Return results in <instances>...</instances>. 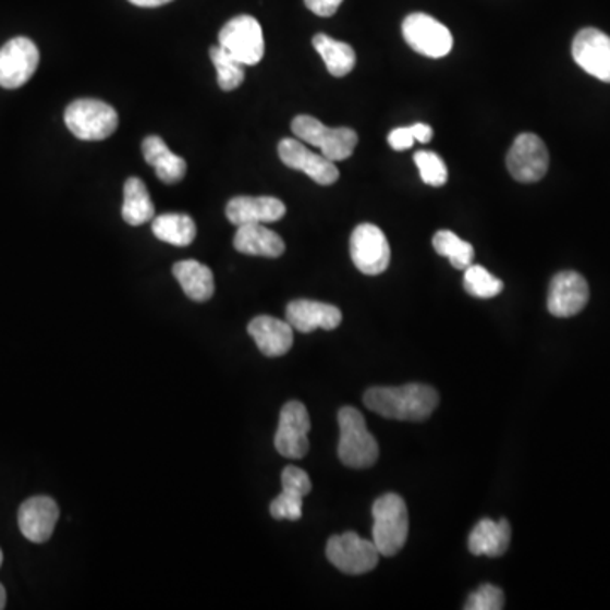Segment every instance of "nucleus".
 Segmentation results:
<instances>
[{"instance_id":"obj_29","label":"nucleus","mask_w":610,"mask_h":610,"mask_svg":"<svg viewBox=\"0 0 610 610\" xmlns=\"http://www.w3.org/2000/svg\"><path fill=\"white\" fill-rule=\"evenodd\" d=\"M463 285H465V290L469 295L478 298L497 297L503 290L502 280L493 277L490 271L485 270L480 265H469L466 268Z\"/></svg>"},{"instance_id":"obj_17","label":"nucleus","mask_w":610,"mask_h":610,"mask_svg":"<svg viewBox=\"0 0 610 610\" xmlns=\"http://www.w3.org/2000/svg\"><path fill=\"white\" fill-rule=\"evenodd\" d=\"M286 322H289L295 331L307 332L316 331V329L340 328L343 314L335 305L326 304V302L307 301V298H298L286 305L285 310Z\"/></svg>"},{"instance_id":"obj_3","label":"nucleus","mask_w":610,"mask_h":610,"mask_svg":"<svg viewBox=\"0 0 610 610\" xmlns=\"http://www.w3.org/2000/svg\"><path fill=\"white\" fill-rule=\"evenodd\" d=\"M374 539L381 557H395L408 536V512L404 499L396 493H386L375 500L374 508Z\"/></svg>"},{"instance_id":"obj_13","label":"nucleus","mask_w":610,"mask_h":610,"mask_svg":"<svg viewBox=\"0 0 610 610\" xmlns=\"http://www.w3.org/2000/svg\"><path fill=\"white\" fill-rule=\"evenodd\" d=\"M279 157L285 167L304 172L319 185H332L340 179V170L334 161L328 160L325 155L310 151L304 143L292 137H285L279 145Z\"/></svg>"},{"instance_id":"obj_8","label":"nucleus","mask_w":610,"mask_h":610,"mask_svg":"<svg viewBox=\"0 0 610 610\" xmlns=\"http://www.w3.org/2000/svg\"><path fill=\"white\" fill-rule=\"evenodd\" d=\"M402 35L412 50L427 58H442L453 50V36L444 24L424 12L407 15Z\"/></svg>"},{"instance_id":"obj_36","label":"nucleus","mask_w":610,"mask_h":610,"mask_svg":"<svg viewBox=\"0 0 610 610\" xmlns=\"http://www.w3.org/2000/svg\"><path fill=\"white\" fill-rule=\"evenodd\" d=\"M411 130L412 134H414V137H416V142L423 143V145L431 142L432 134H435L432 133L431 126H427V124H420V122H417V124L411 126Z\"/></svg>"},{"instance_id":"obj_2","label":"nucleus","mask_w":610,"mask_h":610,"mask_svg":"<svg viewBox=\"0 0 610 610\" xmlns=\"http://www.w3.org/2000/svg\"><path fill=\"white\" fill-rule=\"evenodd\" d=\"M340 444L338 456L350 468H370L377 463L380 448L377 439L368 431L365 417L355 407H343L338 412Z\"/></svg>"},{"instance_id":"obj_1","label":"nucleus","mask_w":610,"mask_h":610,"mask_svg":"<svg viewBox=\"0 0 610 610\" xmlns=\"http://www.w3.org/2000/svg\"><path fill=\"white\" fill-rule=\"evenodd\" d=\"M363 402L386 419L420 423L436 411L439 395L432 387L408 383L402 387H374L366 390Z\"/></svg>"},{"instance_id":"obj_38","label":"nucleus","mask_w":610,"mask_h":610,"mask_svg":"<svg viewBox=\"0 0 610 610\" xmlns=\"http://www.w3.org/2000/svg\"><path fill=\"white\" fill-rule=\"evenodd\" d=\"M8 603V594H5L4 585L0 584V610L4 609Z\"/></svg>"},{"instance_id":"obj_18","label":"nucleus","mask_w":610,"mask_h":610,"mask_svg":"<svg viewBox=\"0 0 610 610\" xmlns=\"http://www.w3.org/2000/svg\"><path fill=\"white\" fill-rule=\"evenodd\" d=\"M286 213L285 204L274 197H234L225 206V218L231 224H268L277 222Z\"/></svg>"},{"instance_id":"obj_10","label":"nucleus","mask_w":610,"mask_h":610,"mask_svg":"<svg viewBox=\"0 0 610 610\" xmlns=\"http://www.w3.org/2000/svg\"><path fill=\"white\" fill-rule=\"evenodd\" d=\"M310 417L302 402L290 401L280 411L274 448L282 456L301 460L309 451Z\"/></svg>"},{"instance_id":"obj_25","label":"nucleus","mask_w":610,"mask_h":610,"mask_svg":"<svg viewBox=\"0 0 610 610\" xmlns=\"http://www.w3.org/2000/svg\"><path fill=\"white\" fill-rule=\"evenodd\" d=\"M152 234L173 246H188L197 236V225L187 213H161L151 222Z\"/></svg>"},{"instance_id":"obj_31","label":"nucleus","mask_w":610,"mask_h":610,"mask_svg":"<svg viewBox=\"0 0 610 610\" xmlns=\"http://www.w3.org/2000/svg\"><path fill=\"white\" fill-rule=\"evenodd\" d=\"M503 591L496 585L485 584L466 599V610H500L505 606Z\"/></svg>"},{"instance_id":"obj_15","label":"nucleus","mask_w":610,"mask_h":610,"mask_svg":"<svg viewBox=\"0 0 610 610\" xmlns=\"http://www.w3.org/2000/svg\"><path fill=\"white\" fill-rule=\"evenodd\" d=\"M590 298L587 280L576 271H560L549 283L548 310L554 317L582 313Z\"/></svg>"},{"instance_id":"obj_28","label":"nucleus","mask_w":610,"mask_h":610,"mask_svg":"<svg viewBox=\"0 0 610 610\" xmlns=\"http://www.w3.org/2000/svg\"><path fill=\"white\" fill-rule=\"evenodd\" d=\"M216 72H218V85L221 90H236L244 82V65L222 46H212L209 51Z\"/></svg>"},{"instance_id":"obj_9","label":"nucleus","mask_w":610,"mask_h":610,"mask_svg":"<svg viewBox=\"0 0 610 610\" xmlns=\"http://www.w3.org/2000/svg\"><path fill=\"white\" fill-rule=\"evenodd\" d=\"M509 173L521 183L539 182L548 173L549 152L541 137L533 133L518 134L509 149Z\"/></svg>"},{"instance_id":"obj_26","label":"nucleus","mask_w":610,"mask_h":610,"mask_svg":"<svg viewBox=\"0 0 610 610\" xmlns=\"http://www.w3.org/2000/svg\"><path fill=\"white\" fill-rule=\"evenodd\" d=\"M314 48L325 60L328 72L332 76H346L356 65V53L347 42L338 41L328 35H316L313 39Z\"/></svg>"},{"instance_id":"obj_34","label":"nucleus","mask_w":610,"mask_h":610,"mask_svg":"<svg viewBox=\"0 0 610 610\" xmlns=\"http://www.w3.org/2000/svg\"><path fill=\"white\" fill-rule=\"evenodd\" d=\"M414 143H416V137L412 134L411 126L396 127V130H393L392 133L389 134L390 148L395 149V151L411 149Z\"/></svg>"},{"instance_id":"obj_19","label":"nucleus","mask_w":610,"mask_h":610,"mask_svg":"<svg viewBox=\"0 0 610 610\" xmlns=\"http://www.w3.org/2000/svg\"><path fill=\"white\" fill-rule=\"evenodd\" d=\"M248 334L268 358L286 355L294 344V328L286 320L277 317H255L248 325Z\"/></svg>"},{"instance_id":"obj_12","label":"nucleus","mask_w":610,"mask_h":610,"mask_svg":"<svg viewBox=\"0 0 610 610\" xmlns=\"http://www.w3.org/2000/svg\"><path fill=\"white\" fill-rule=\"evenodd\" d=\"M39 65V50L29 38L11 39L0 48V87L14 90L35 75Z\"/></svg>"},{"instance_id":"obj_11","label":"nucleus","mask_w":610,"mask_h":610,"mask_svg":"<svg viewBox=\"0 0 610 610\" xmlns=\"http://www.w3.org/2000/svg\"><path fill=\"white\" fill-rule=\"evenodd\" d=\"M350 255L362 273H383L390 265V244L378 225L359 224L350 240Z\"/></svg>"},{"instance_id":"obj_30","label":"nucleus","mask_w":610,"mask_h":610,"mask_svg":"<svg viewBox=\"0 0 610 610\" xmlns=\"http://www.w3.org/2000/svg\"><path fill=\"white\" fill-rule=\"evenodd\" d=\"M414 161H416L423 182L426 185L442 187L448 182V168L438 152L420 149L414 155Z\"/></svg>"},{"instance_id":"obj_5","label":"nucleus","mask_w":610,"mask_h":610,"mask_svg":"<svg viewBox=\"0 0 610 610\" xmlns=\"http://www.w3.org/2000/svg\"><path fill=\"white\" fill-rule=\"evenodd\" d=\"M65 124L82 142H102L119 126L114 107L97 99H76L65 111Z\"/></svg>"},{"instance_id":"obj_16","label":"nucleus","mask_w":610,"mask_h":610,"mask_svg":"<svg viewBox=\"0 0 610 610\" xmlns=\"http://www.w3.org/2000/svg\"><path fill=\"white\" fill-rule=\"evenodd\" d=\"M58 518H60L58 503L46 496L30 497L23 502L17 514V523L24 538L36 545H41L53 536Z\"/></svg>"},{"instance_id":"obj_32","label":"nucleus","mask_w":610,"mask_h":610,"mask_svg":"<svg viewBox=\"0 0 610 610\" xmlns=\"http://www.w3.org/2000/svg\"><path fill=\"white\" fill-rule=\"evenodd\" d=\"M302 502L304 497L282 490V493L270 503L271 517L277 521H298L302 517Z\"/></svg>"},{"instance_id":"obj_20","label":"nucleus","mask_w":610,"mask_h":610,"mask_svg":"<svg viewBox=\"0 0 610 610\" xmlns=\"http://www.w3.org/2000/svg\"><path fill=\"white\" fill-rule=\"evenodd\" d=\"M511 536V524L505 518L497 523L492 518H481L469 533L468 549L475 557L499 558L508 551Z\"/></svg>"},{"instance_id":"obj_24","label":"nucleus","mask_w":610,"mask_h":610,"mask_svg":"<svg viewBox=\"0 0 610 610\" xmlns=\"http://www.w3.org/2000/svg\"><path fill=\"white\" fill-rule=\"evenodd\" d=\"M122 219L130 225H142L155 219V206L142 179L130 176L124 183Z\"/></svg>"},{"instance_id":"obj_33","label":"nucleus","mask_w":610,"mask_h":610,"mask_svg":"<svg viewBox=\"0 0 610 610\" xmlns=\"http://www.w3.org/2000/svg\"><path fill=\"white\" fill-rule=\"evenodd\" d=\"M282 490L298 493V496H309L313 490V481L309 475L297 466H286L282 472Z\"/></svg>"},{"instance_id":"obj_14","label":"nucleus","mask_w":610,"mask_h":610,"mask_svg":"<svg viewBox=\"0 0 610 610\" xmlns=\"http://www.w3.org/2000/svg\"><path fill=\"white\" fill-rule=\"evenodd\" d=\"M573 60L588 75L610 84V36L595 27H585L573 39Z\"/></svg>"},{"instance_id":"obj_22","label":"nucleus","mask_w":610,"mask_h":610,"mask_svg":"<svg viewBox=\"0 0 610 610\" xmlns=\"http://www.w3.org/2000/svg\"><path fill=\"white\" fill-rule=\"evenodd\" d=\"M234 248L243 255L279 258L285 253V243L279 234L264 224H246L234 234Z\"/></svg>"},{"instance_id":"obj_35","label":"nucleus","mask_w":610,"mask_h":610,"mask_svg":"<svg viewBox=\"0 0 610 610\" xmlns=\"http://www.w3.org/2000/svg\"><path fill=\"white\" fill-rule=\"evenodd\" d=\"M305 8L319 17H331L343 4V0H304Z\"/></svg>"},{"instance_id":"obj_7","label":"nucleus","mask_w":610,"mask_h":610,"mask_svg":"<svg viewBox=\"0 0 610 610\" xmlns=\"http://www.w3.org/2000/svg\"><path fill=\"white\" fill-rule=\"evenodd\" d=\"M326 557L340 572L346 575H363L377 566L380 551L374 541L359 538L358 534L350 530L329 539Z\"/></svg>"},{"instance_id":"obj_21","label":"nucleus","mask_w":610,"mask_h":610,"mask_svg":"<svg viewBox=\"0 0 610 610\" xmlns=\"http://www.w3.org/2000/svg\"><path fill=\"white\" fill-rule=\"evenodd\" d=\"M143 157L155 168L158 179L167 185H175L187 173V161L168 148L160 136H148L143 142Z\"/></svg>"},{"instance_id":"obj_6","label":"nucleus","mask_w":610,"mask_h":610,"mask_svg":"<svg viewBox=\"0 0 610 610\" xmlns=\"http://www.w3.org/2000/svg\"><path fill=\"white\" fill-rule=\"evenodd\" d=\"M219 46L244 66L258 65L265 54L264 29L252 15H236L219 30Z\"/></svg>"},{"instance_id":"obj_4","label":"nucleus","mask_w":610,"mask_h":610,"mask_svg":"<svg viewBox=\"0 0 610 610\" xmlns=\"http://www.w3.org/2000/svg\"><path fill=\"white\" fill-rule=\"evenodd\" d=\"M292 133L297 139L316 146L328 160L343 161L353 155L358 145V134L351 127H328L313 115H297L292 121Z\"/></svg>"},{"instance_id":"obj_37","label":"nucleus","mask_w":610,"mask_h":610,"mask_svg":"<svg viewBox=\"0 0 610 610\" xmlns=\"http://www.w3.org/2000/svg\"><path fill=\"white\" fill-rule=\"evenodd\" d=\"M130 2L137 8H161V5L170 4L172 0H130Z\"/></svg>"},{"instance_id":"obj_27","label":"nucleus","mask_w":610,"mask_h":610,"mask_svg":"<svg viewBox=\"0 0 610 610\" xmlns=\"http://www.w3.org/2000/svg\"><path fill=\"white\" fill-rule=\"evenodd\" d=\"M432 246H435L438 255L450 259V264L456 270H466L475 259V249H473L472 244L466 243L462 237H457L453 231H447V229H442L435 234Z\"/></svg>"},{"instance_id":"obj_23","label":"nucleus","mask_w":610,"mask_h":610,"mask_svg":"<svg viewBox=\"0 0 610 610\" xmlns=\"http://www.w3.org/2000/svg\"><path fill=\"white\" fill-rule=\"evenodd\" d=\"M183 294L194 302H207L213 295V274L209 267L195 259H183L172 268Z\"/></svg>"},{"instance_id":"obj_39","label":"nucleus","mask_w":610,"mask_h":610,"mask_svg":"<svg viewBox=\"0 0 610 610\" xmlns=\"http://www.w3.org/2000/svg\"><path fill=\"white\" fill-rule=\"evenodd\" d=\"M2 561H4V554H2V549H0V566H2Z\"/></svg>"}]
</instances>
